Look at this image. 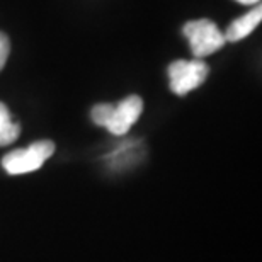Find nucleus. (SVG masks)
I'll return each mask as SVG.
<instances>
[{
    "label": "nucleus",
    "instance_id": "nucleus-8",
    "mask_svg": "<svg viewBox=\"0 0 262 262\" xmlns=\"http://www.w3.org/2000/svg\"><path fill=\"white\" fill-rule=\"evenodd\" d=\"M237 2H240V4H245V5H255V4L259 5L260 0H237Z\"/></svg>",
    "mask_w": 262,
    "mask_h": 262
},
{
    "label": "nucleus",
    "instance_id": "nucleus-7",
    "mask_svg": "<svg viewBox=\"0 0 262 262\" xmlns=\"http://www.w3.org/2000/svg\"><path fill=\"white\" fill-rule=\"evenodd\" d=\"M9 53H10V41L4 33H0V70L7 63Z\"/></svg>",
    "mask_w": 262,
    "mask_h": 262
},
{
    "label": "nucleus",
    "instance_id": "nucleus-5",
    "mask_svg": "<svg viewBox=\"0 0 262 262\" xmlns=\"http://www.w3.org/2000/svg\"><path fill=\"white\" fill-rule=\"evenodd\" d=\"M262 19V9L260 5H257L254 10H250L242 17L235 19L232 24L228 26L227 31H225V39L232 41V43H237V41H242L244 38H247L249 34H252L255 28L259 26Z\"/></svg>",
    "mask_w": 262,
    "mask_h": 262
},
{
    "label": "nucleus",
    "instance_id": "nucleus-4",
    "mask_svg": "<svg viewBox=\"0 0 262 262\" xmlns=\"http://www.w3.org/2000/svg\"><path fill=\"white\" fill-rule=\"evenodd\" d=\"M141 111H143V101H141V97L128 96L118 106L109 107L104 128H107L113 135L121 136L124 133H128L129 128L138 121Z\"/></svg>",
    "mask_w": 262,
    "mask_h": 262
},
{
    "label": "nucleus",
    "instance_id": "nucleus-1",
    "mask_svg": "<svg viewBox=\"0 0 262 262\" xmlns=\"http://www.w3.org/2000/svg\"><path fill=\"white\" fill-rule=\"evenodd\" d=\"M182 33L189 41L192 55L196 60H201L204 56L213 55L214 51L223 48L227 39L220 28L209 19H198L186 23L182 28Z\"/></svg>",
    "mask_w": 262,
    "mask_h": 262
},
{
    "label": "nucleus",
    "instance_id": "nucleus-3",
    "mask_svg": "<svg viewBox=\"0 0 262 262\" xmlns=\"http://www.w3.org/2000/svg\"><path fill=\"white\" fill-rule=\"evenodd\" d=\"M209 73L203 60H177L169 65L170 91L177 96H186L206 80Z\"/></svg>",
    "mask_w": 262,
    "mask_h": 262
},
{
    "label": "nucleus",
    "instance_id": "nucleus-2",
    "mask_svg": "<svg viewBox=\"0 0 262 262\" xmlns=\"http://www.w3.org/2000/svg\"><path fill=\"white\" fill-rule=\"evenodd\" d=\"M55 154V143L50 140L36 141L24 150H14L2 159L4 169L12 176L38 170Z\"/></svg>",
    "mask_w": 262,
    "mask_h": 262
},
{
    "label": "nucleus",
    "instance_id": "nucleus-6",
    "mask_svg": "<svg viewBox=\"0 0 262 262\" xmlns=\"http://www.w3.org/2000/svg\"><path fill=\"white\" fill-rule=\"evenodd\" d=\"M19 133H20V126L12 121L7 106L0 102V146L10 145L12 141H15Z\"/></svg>",
    "mask_w": 262,
    "mask_h": 262
}]
</instances>
